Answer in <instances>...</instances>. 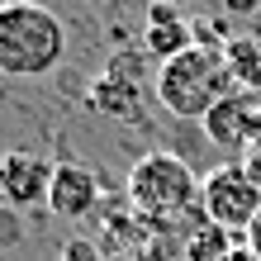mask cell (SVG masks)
<instances>
[{
  "instance_id": "obj_14",
  "label": "cell",
  "mask_w": 261,
  "mask_h": 261,
  "mask_svg": "<svg viewBox=\"0 0 261 261\" xmlns=\"http://www.w3.org/2000/svg\"><path fill=\"white\" fill-rule=\"evenodd\" d=\"M238 166H242V171H247V176L256 180V186H261V133H256L252 143L238 152Z\"/></svg>"
},
{
  "instance_id": "obj_6",
  "label": "cell",
  "mask_w": 261,
  "mask_h": 261,
  "mask_svg": "<svg viewBox=\"0 0 261 261\" xmlns=\"http://www.w3.org/2000/svg\"><path fill=\"white\" fill-rule=\"evenodd\" d=\"M199 128H204V138L214 147L233 152V162H238V152L261 133V95H256V90H233L228 100H219L204 114Z\"/></svg>"
},
{
  "instance_id": "obj_7",
  "label": "cell",
  "mask_w": 261,
  "mask_h": 261,
  "mask_svg": "<svg viewBox=\"0 0 261 261\" xmlns=\"http://www.w3.org/2000/svg\"><path fill=\"white\" fill-rule=\"evenodd\" d=\"M53 190V162L38 152H5L0 157V199L10 209H48Z\"/></svg>"
},
{
  "instance_id": "obj_10",
  "label": "cell",
  "mask_w": 261,
  "mask_h": 261,
  "mask_svg": "<svg viewBox=\"0 0 261 261\" xmlns=\"http://www.w3.org/2000/svg\"><path fill=\"white\" fill-rule=\"evenodd\" d=\"M223 57H228V67H233L238 90H256L261 95V38L256 34H238L223 48Z\"/></svg>"
},
{
  "instance_id": "obj_12",
  "label": "cell",
  "mask_w": 261,
  "mask_h": 261,
  "mask_svg": "<svg viewBox=\"0 0 261 261\" xmlns=\"http://www.w3.org/2000/svg\"><path fill=\"white\" fill-rule=\"evenodd\" d=\"M57 261H105V256H100V247L90 238H67L57 247Z\"/></svg>"
},
{
  "instance_id": "obj_8",
  "label": "cell",
  "mask_w": 261,
  "mask_h": 261,
  "mask_svg": "<svg viewBox=\"0 0 261 261\" xmlns=\"http://www.w3.org/2000/svg\"><path fill=\"white\" fill-rule=\"evenodd\" d=\"M100 204V176L81 162H57L53 166V190H48V214L57 219H86Z\"/></svg>"
},
{
  "instance_id": "obj_3",
  "label": "cell",
  "mask_w": 261,
  "mask_h": 261,
  "mask_svg": "<svg viewBox=\"0 0 261 261\" xmlns=\"http://www.w3.org/2000/svg\"><path fill=\"white\" fill-rule=\"evenodd\" d=\"M152 90H157V105L171 119H195V124H204V114L219 100L233 95L238 81H233V67H228L223 48H199L195 43V48H186L180 57L157 67Z\"/></svg>"
},
{
  "instance_id": "obj_1",
  "label": "cell",
  "mask_w": 261,
  "mask_h": 261,
  "mask_svg": "<svg viewBox=\"0 0 261 261\" xmlns=\"http://www.w3.org/2000/svg\"><path fill=\"white\" fill-rule=\"evenodd\" d=\"M199 195H204V176H195L190 162L176 152H147L128 171V204L138 223L162 233H190L204 223Z\"/></svg>"
},
{
  "instance_id": "obj_17",
  "label": "cell",
  "mask_w": 261,
  "mask_h": 261,
  "mask_svg": "<svg viewBox=\"0 0 261 261\" xmlns=\"http://www.w3.org/2000/svg\"><path fill=\"white\" fill-rule=\"evenodd\" d=\"M223 261H256V252H252V247H247V242H242V247H233V252H228V256H223Z\"/></svg>"
},
{
  "instance_id": "obj_5",
  "label": "cell",
  "mask_w": 261,
  "mask_h": 261,
  "mask_svg": "<svg viewBox=\"0 0 261 261\" xmlns=\"http://www.w3.org/2000/svg\"><path fill=\"white\" fill-rule=\"evenodd\" d=\"M86 105L114 124H138L143 119V71H138V57L133 53H119L105 62V71L90 81V95Z\"/></svg>"
},
{
  "instance_id": "obj_11",
  "label": "cell",
  "mask_w": 261,
  "mask_h": 261,
  "mask_svg": "<svg viewBox=\"0 0 261 261\" xmlns=\"http://www.w3.org/2000/svg\"><path fill=\"white\" fill-rule=\"evenodd\" d=\"M186 261H223L228 252H233V233H223V228H214L209 219L199 223V228H190L186 233Z\"/></svg>"
},
{
  "instance_id": "obj_13",
  "label": "cell",
  "mask_w": 261,
  "mask_h": 261,
  "mask_svg": "<svg viewBox=\"0 0 261 261\" xmlns=\"http://www.w3.org/2000/svg\"><path fill=\"white\" fill-rule=\"evenodd\" d=\"M19 238H24V223H19V214L5 204L0 209V247H19Z\"/></svg>"
},
{
  "instance_id": "obj_15",
  "label": "cell",
  "mask_w": 261,
  "mask_h": 261,
  "mask_svg": "<svg viewBox=\"0 0 261 261\" xmlns=\"http://www.w3.org/2000/svg\"><path fill=\"white\" fill-rule=\"evenodd\" d=\"M242 242H247V247L256 252V261H261V214L252 219V228H247V233H242Z\"/></svg>"
},
{
  "instance_id": "obj_4",
  "label": "cell",
  "mask_w": 261,
  "mask_h": 261,
  "mask_svg": "<svg viewBox=\"0 0 261 261\" xmlns=\"http://www.w3.org/2000/svg\"><path fill=\"white\" fill-rule=\"evenodd\" d=\"M199 204H204V219L214 228H223V233H247L252 219L261 214V186L242 171L238 162H219L214 171H204V195H199Z\"/></svg>"
},
{
  "instance_id": "obj_16",
  "label": "cell",
  "mask_w": 261,
  "mask_h": 261,
  "mask_svg": "<svg viewBox=\"0 0 261 261\" xmlns=\"http://www.w3.org/2000/svg\"><path fill=\"white\" fill-rule=\"evenodd\" d=\"M223 5H228V10H233V14H247V19H252V14H256V5H261V0H223Z\"/></svg>"
},
{
  "instance_id": "obj_2",
  "label": "cell",
  "mask_w": 261,
  "mask_h": 261,
  "mask_svg": "<svg viewBox=\"0 0 261 261\" xmlns=\"http://www.w3.org/2000/svg\"><path fill=\"white\" fill-rule=\"evenodd\" d=\"M67 62V24L38 0L0 5V76L34 81Z\"/></svg>"
},
{
  "instance_id": "obj_18",
  "label": "cell",
  "mask_w": 261,
  "mask_h": 261,
  "mask_svg": "<svg viewBox=\"0 0 261 261\" xmlns=\"http://www.w3.org/2000/svg\"><path fill=\"white\" fill-rule=\"evenodd\" d=\"M157 5H180V0H157Z\"/></svg>"
},
{
  "instance_id": "obj_9",
  "label": "cell",
  "mask_w": 261,
  "mask_h": 261,
  "mask_svg": "<svg viewBox=\"0 0 261 261\" xmlns=\"http://www.w3.org/2000/svg\"><path fill=\"white\" fill-rule=\"evenodd\" d=\"M186 48H195V29L180 14V5H157L147 0V19H143V53L152 62H171Z\"/></svg>"
}]
</instances>
